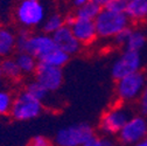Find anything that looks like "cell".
I'll list each match as a JSON object with an SVG mask.
<instances>
[{
    "label": "cell",
    "mask_w": 147,
    "mask_h": 146,
    "mask_svg": "<svg viewBox=\"0 0 147 146\" xmlns=\"http://www.w3.org/2000/svg\"><path fill=\"white\" fill-rule=\"evenodd\" d=\"M128 16L125 12H115L107 8H102L95 19L97 36L113 38L121 29L127 27Z\"/></svg>",
    "instance_id": "cell-2"
},
{
    "label": "cell",
    "mask_w": 147,
    "mask_h": 146,
    "mask_svg": "<svg viewBox=\"0 0 147 146\" xmlns=\"http://www.w3.org/2000/svg\"><path fill=\"white\" fill-rule=\"evenodd\" d=\"M127 3H128L127 0H109L104 8L111 9L115 12H125Z\"/></svg>",
    "instance_id": "cell-25"
},
{
    "label": "cell",
    "mask_w": 147,
    "mask_h": 146,
    "mask_svg": "<svg viewBox=\"0 0 147 146\" xmlns=\"http://www.w3.org/2000/svg\"><path fill=\"white\" fill-rule=\"evenodd\" d=\"M146 85L145 75L140 71L127 75L117 82V94L124 101H133L140 97Z\"/></svg>",
    "instance_id": "cell-6"
},
{
    "label": "cell",
    "mask_w": 147,
    "mask_h": 146,
    "mask_svg": "<svg viewBox=\"0 0 147 146\" xmlns=\"http://www.w3.org/2000/svg\"><path fill=\"white\" fill-rule=\"evenodd\" d=\"M64 25V18L60 14H53L43 21V32L46 34H54Z\"/></svg>",
    "instance_id": "cell-21"
},
{
    "label": "cell",
    "mask_w": 147,
    "mask_h": 146,
    "mask_svg": "<svg viewBox=\"0 0 147 146\" xmlns=\"http://www.w3.org/2000/svg\"><path fill=\"white\" fill-rule=\"evenodd\" d=\"M131 32H132V29L128 27V26L125 27L124 29H121L119 33H117V34L113 36L115 43L118 45V46H124V47H125V45H126V42H127V40H128V36H130V34H131Z\"/></svg>",
    "instance_id": "cell-24"
},
{
    "label": "cell",
    "mask_w": 147,
    "mask_h": 146,
    "mask_svg": "<svg viewBox=\"0 0 147 146\" xmlns=\"http://www.w3.org/2000/svg\"><path fill=\"white\" fill-rule=\"evenodd\" d=\"M42 112V102L33 97L25 90L16 98L13 99L11 115L15 120L26 122L34 119Z\"/></svg>",
    "instance_id": "cell-4"
},
{
    "label": "cell",
    "mask_w": 147,
    "mask_h": 146,
    "mask_svg": "<svg viewBox=\"0 0 147 146\" xmlns=\"http://www.w3.org/2000/svg\"><path fill=\"white\" fill-rule=\"evenodd\" d=\"M91 1H94V3H96V4H98L99 6H102V7H104L106 4H107V1L109 0H91Z\"/></svg>",
    "instance_id": "cell-29"
},
{
    "label": "cell",
    "mask_w": 147,
    "mask_h": 146,
    "mask_svg": "<svg viewBox=\"0 0 147 146\" xmlns=\"http://www.w3.org/2000/svg\"><path fill=\"white\" fill-rule=\"evenodd\" d=\"M13 98L9 93L0 90V115H7L11 112Z\"/></svg>",
    "instance_id": "cell-22"
},
{
    "label": "cell",
    "mask_w": 147,
    "mask_h": 146,
    "mask_svg": "<svg viewBox=\"0 0 147 146\" xmlns=\"http://www.w3.org/2000/svg\"><path fill=\"white\" fill-rule=\"evenodd\" d=\"M51 36L56 47L68 53L69 55L76 54L81 48V42L74 35L71 28L67 25H63L60 29H57L54 34H51Z\"/></svg>",
    "instance_id": "cell-11"
},
{
    "label": "cell",
    "mask_w": 147,
    "mask_h": 146,
    "mask_svg": "<svg viewBox=\"0 0 147 146\" xmlns=\"http://www.w3.org/2000/svg\"><path fill=\"white\" fill-rule=\"evenodd\" d=\"M3 76V74H1V68H0V77Z\"/></svg>",
    "instance_id": "cell-31"
},
{
    "label": "cell",
    "mask_w": 147,
    "mask_h": 146,
    "mask_svg": "<svg viewBox=\"0 0 147 146\" xmlns=\"http://www.w3.org/2000/svg\"><path fill=\"white\" fill-rule=\"evenodd\" d=\"M15 19L24 28L38 27L45 21L46 9L41 0H20L15 7Z\"/></svg>",
    "instance_id": "cell-3"
},
{
    "label": "cell",
    "mask_w": 147,
    "mask_h": 146,
    "mask_svg": "<svg viewBox=\"0 0 147 146\" xmlns=\"http://www.w3.org/2000/svg\"><path fill=\"white\" fill-rule=\"evenodd\" d=\"M123 144L132 146L147 137V119L144 116H132L119 131Z\"/></svg>",
    "instance_id": "cell-7"
},
{
    "label": "cell",
    "mask_w": 147,
    "mask_h": 146,
    "mask_svg": "<svg viewBox=\"0 0 147 146\" xmlns=\"http://www.w3.org/2000/svg\"><path fill=\"white\" fill-rule=\"evenodd\" d=\"M0 68H1V74L11 80H19L22 75V72L16 63L15 59L12 57H5L1 62H0Z\"/></svg>",
    "instance_id": "cell-17"
},
{
    "label": "cell",
    "mask_w": 147,
    "mask_h": 146,
    "mask_svg": "<svg viewBox=\"0 0 147 146\" xmlns=\"http://www.w3.org/2000/svg\"><path fill=\"white\" fill-rule=\"evenodd\" d=\"M139 105H140V111L144 116H147V84L145 85L142 93L140 95V102H139Z\"/></svg>",
    "instance_id": "cell-27"
},
{
    "label": "cell",
    "mask_w": 147,
    "mask_h": 146,
    "mask_svg": "<svg viewBox=\"0 0 147 146\" xmlns=\"http://www.w3.org/2000/svg\"><path fill=\"white\" fill-rule=\"evenodd\" d=\"M126 15L132 20H142L147 18V0H130L127 3Z\"/></svg>",
    "instance_id": "cell-14"
},
{
    "label": "cell",
    "mask_w": 147,
    "mask_h": 146,
    "mask_svg": "<svg viewBox=\"0 0 147 146\" xmlns=\"http://www.w3.org/2000/svg\"><path fill=\"white\" fill-rule=\"evenodd\" d=\"M69 57H70V55L68 53L63 51L60 48H55L54 50L48 53L42 60H40V62H45V63L54 66V67L62 68L63 66H65L68 63Z\"/></svg>",
    "instance_id": "cell-16"
},
{
    "label": "cell",
    "mask_w": 147,
    "mask_h": 146,
    "mask_svg": "<svg viewBox=\"0 0 147 146\" xmlns=\"http://www.w3.org/2000/svg\"><path fill=\"white\" fill-rule=\"evenodd\" d=\"M28 146H51L49 139L45 136H35L28 144Z\"/></svg>",
    "instance_id": "cell-26"
},
{
    "label": "cell",
    "mask_w": 147,
    "mask_h": 146,
    "mask_svg": "<svg viewBox=\"0 0 147 146\" xmlns=\"http://www.w3.org/2000/svg\"><path fill=\"white\" fill-rule=\"evenodd\" d=\"M127 1H130V0H127Z\"/></svg>",
    "instance_id": "cell-32"
},
{
    "label": "cell",
    "mask_w": 147,
    "mask_h": 146,
    "mask_svg": "<svg viewBox=\"0 0 147 146\" xmlns=\"http://www.w3.org/2000/svg\"><path fill=\"white\" fill-rule=\"evenodd\" d=\"M131 112L124 107H115L106 111L99 122V129L105 135H117L125 123L130 119Z\"/></svg>",
    "instance_id": "cell-9"
},
{
    "label": "cell",
    "mask_w": 147,
    "mask_h": 146,
    "mask_svg": "<svg viewBox=\"0 0 147 146\" xmlns=\"http://www.w3.org/2000/svg\"><path fill=\"white\" fill-rule=\"evenodd\" d=\"M146 45V35L140 32V30H133L131 32L128 40L125 45L126 50H134V51H140Z\"/></svg>",
    "instance_id": "cell-18"
},
{
    "label": "cell",
    "mask_w": 147,
    "mask_h": 146,
    "mask_svg": "<svg viewBox=\"0 0 147 146\" xmlns=\"http://www.w3.org/2000/svg\"><path fill=\"white\" fill-rule=\"evenodd\" d=\"M16 49V35L7 27H0V57H9Z\"/></svg>",
    "instance_id": "cell-13"
},
{
    "label": "cell",
    "mask_w": 147,
    "mask_h": 146,
    "mask_svg": "<svg viewBox=\"0 0 147 146\" xmlns=\"http://www.w3.org/2000/svg\"><path fill=\"white\" fill-rule=\"evenodd\" d=\"M57 48L53 36L49 34H30L26 28L16 35L18 51H27L35 56L39 61L42 60L48 53Z\"/></svg>",
    "instance_id": "cell-1"
},
{
    "label": "cell",
    "mask_w": 147,
    "mask_h": 146,
    "mask_svg": "<svg viewBox=\"0 0 147 146\" xmlns=\"http://www.w3.org/2000/svg\"><path fill=\"white\" fill-rule=\"evenodd\" d=\"M132 146H147V137H146L145 139H142V140H140V141H138L137 144H134V145H132Z\"/></svg>",
    "instance_id": "cell-30"
},
{
    "label": "cell",
    "mask_w": 147,
    "mask_h": 146,
    "mask_svg": "<svg viewBox=\"0 0 147 146\" xmlns=\"http://www.w3.org/2000/svg\"><path fill=\"white\" fill-rule=\"evenodd\" d=\"M26 91L29 93L33 97H35L36 99H39L40 102H42V103L45 101H47V98L49 97V94H50V91L43 84H41L39 81H36V80L30 82L27 85Z\"/></svg>",
    "instance_id": "cell-20"
},
{
    "label": "cell",
    "mask_w": 147,
    "mask_h": 146,
    "mask_svg": "<svg viewBox=\"0 0 147 146\" xmlns=\"http://www.w3.org/2000/svg\"><path fill=\"white\" fill-rule=\"evenodd\" d=\"M35 78L41 84H43L50 93L59 90L63 83V71L62 68L54 67L45 62L38 63L35 70Z\"/></svg>",
    "instance_id": "cell-10"
},
{
    "label": "cell",
    "mask_w": 147,
    "mask_h": 146,
    "mask_svg": "<svg viewBox=\"0 0 147 146\" xmlns=\"http://www.w3.org/2000/svg\"><path fill=\"white\" fill-rule=\"evenodd\" d=\"M102 6H99L98 4L94 3V1H88L86 4L80 6L76 11V16L78 18H85V19H91V20H95L96 16L99 14V12L102 11Z\"/></svg>",
    "instance_id": "cell-19"
},
{
    "label": "cell",
    "mask_w": 147,
    "mask_h": 146,
    "mask_svg": "<svg viewBox=\"0 0 147 146\" xmlns=\"http://www.w3.org/2000/svg\"><path fill=\"white\" fill-rule=\"evenodd\" d=\"M70 28H71L74 35L77 38V40L84 45L92 42L97 36L95 20H91V19L76 16L72 25L70 26Z\"/></svg>",
    "instance_id": "cell-12"
},
{
    "label": "cell",
    "mask_w": 147,
    "mask_h": 146,
    "mask_svg": "<svg viewBox=\"0 0 147 146\" xmlns=\"http://www.w3.org/2000/svg\"><path fill=\"white\" fill-rule=\"evenodd\" d=\"M88 1H90V0H74V5L77 6V7H80V6L84 5V4H86Z\"/></svg>",
    "instance_id": "cell-28"
},
{
    "label": "cell",
    "mask_w": 147,
    "mask_h": 146,
    "mask_svg": "<svg viewBox=\"0 0 147 146\" xmlns=\"http://www.w3.org/2000/svg\"><path fill=\"white\" fill-rule=\"evenodd\" d=\"M141 62L142 60H141L140 51L125 49V51L115 61L112 66V69H111L112 77L118 81L127 75L139 71L141 67Z\"/></svg>",
    "instance_id": "cell-8"
},
{
    "label": "cell",
    "mask_w": 147,
    "mask_h": 146,
    "mask_svg": "<svg viewBox=\"0 0 147 146\" xmlns=\"http://www.w3.org/2000/svg\"><path fill=\"white\" fill-rule=\"evenodd\" d=\"M83 146H116V145L111 139H109V138L92 136L88 141H85L83 144Z\"/></svg>",
    "instance_id": "cell-23"
},
{
    "label": "cell",
    "mask_w": 147,
    "mask_h": 146,
    "mask_svg": "<svg viewBox=\"0 0 147 146\" xmlns=\"http://www.w3.org/2000/svg\"><path fill=\"white\" fill-rule=\"evenodd\" d=\"M92 136L95 133L91 125L78 123L61 129L55 136V143L57 146H83Z\"/></svg>",
    "instance_id": "cell-5"
},
{
    "label": "cell",
    "mask_w": 147,
    "mask_h": 146,
    "mask_svg": "<svg viewBox=\"0 0 147 146\" xmlns=\"http://www.w3.org/2000/svg\"><path fill=\"white\" fill-rule=\"evenodd\" d=\"M15 60L22 74L35 72L36 67H38V63H39V60L27 51H19L16 54Z\"/></svg>",
    "instance_id": "cell-15"
}]
</instances>
